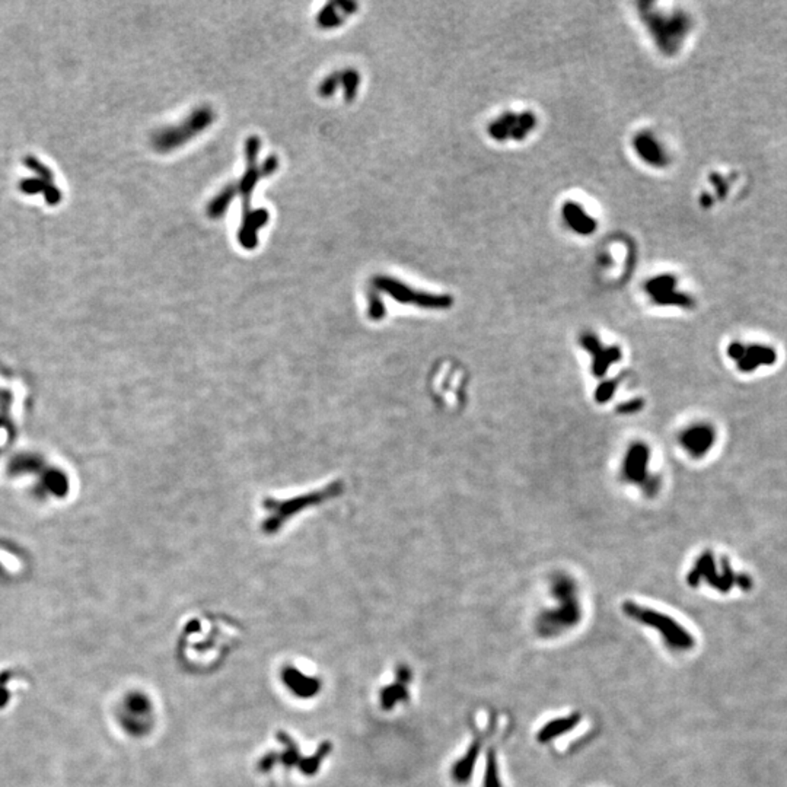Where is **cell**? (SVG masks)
<instances>
[{
    "mask_svg": "<svg viewBox=\"0 0 787 787\" xmlns=\"http://www.w3.org/2000/svg\"><path fill=\"white\" fill-rule=\"evenodd\" d=\"M643 406H645V401L642 398H635V399L627 401V403L619 406L617 409V413H619V414H634V413L640 411L643 409Z\"/></svg>",
    "mask_w": 787,
    "mask_h": 787,
    "instance_id": "4316f807",
    "label": "cell"
},
{
    "mask_svg": "<svg viewBox=\"0 0 787 787\" xmlns=\"http://www.w3.org/2000/svg\"><path fill=\"white\" fill-rule=\"evenodd\" d=\"M634 147L638 149L639 155L646 162H649L650 165H658V166L663 165L665 158H663V154H662L659 145L655 142V139L649 138L647 135H640V136L635 138Z\"/></svg>",
    "mask_w": 787,
    "mask_h": 787,
    "instance_id": "e0dca14e",
    "label": "cell"
},
{
    "mask_svg": "<svg viewBox=\"0 0 787 787\" xmlns=\"http://www.w3.org/2000/svg\"><path fill=\"white\" fill-rule=\"evenodd\" d=\"M284 679H286L290 690L293 689V691H296L300 696L312 694L318 690L316 681H314L312 678H307L305 675L302 677V674L295 671V669H289V671L284 674Z\"/></svg>",
    "mask_w": 787,
    "mask_h": 787,
    "instance_id": "d6986e66",
    "label": "cell"
},
{
    "mask_svg": "<svg viewBox=\"0 0 787 787\" xmlns=\"http://www.w3.org/2000/svg\"><path fill=\"white\" fill-rule=\"evenodd\" d=\"M582 716L579 713H573L567 717H561V719H556L552 720V722L547 723L538 733V741L541 744H545L548 741H552L557 736H561L563 733L572 730L575 726H578V723L580 722Z\"/></svg>",
    "mask_w": 787,
    "mask_h": 787,
    "instance_id": "9a60e30c",
    "label": "cell"
},
{
    "mask_svg": "<svg viewBox=\"0 0 787 787\" xmlns=\"http://www.w3.org/2000/svg\"><path fill=\"white\" fill-rule=\"evenodd\" d=\"M339 76L340 85L344 87L346 101H353L360 85V75L355 69H346L344 72H339Z\"/></svg>",
    "mask_w": 787,
    "mask_h": 787,
    "instance_id": "7402d4cb",
    "label": "cell"
},
{
    "mask_svg": "<svg viewBox=\"0 0 787 787\" xmlns=\"http://www.w3.org/2000/svg\"><path fill=\"white\" fill-rule=\"evenodd\" d=\"M679 442L686 454L693 458H703L716 442V430L707 423L693 425L682 432Z\"/></svg>",
    "mask_w": 787,
    "mask_h": 787,
    "instance_id": "9c48e42d",
    "label": "cell"
},
{
    "mask_svg": "<svg viewBox=\"0 0 787 787\" xmlns=\"http://www.w3.org/2000/svg\"><path fill=\"white\" fill-rule=\"evenodd\" d=\"M339 85H340L339 72H334V73H331L328 78H325L324 82L321 83V87H320V94H321V96H324V98H325V96H327V98H328V96H332L334 92L337 91Z\"/></svg>",
    "mask_w": 787,
    "mask_h": 787,
    "instance_id": "d4e9b609",
    "label": "cell"
},
{
    "mask_svg": "<svg viewBox=\"0 0 787 787\" xmlns=\"http://www.w3.org/2000/svg\"><path fill=\"white\" fill-rule=\"evenodd\" d=\"M398 675H399V682L387 686V690L382 691L381 700H382V706L385 709H392L398 701H406L409 698V693L406 690L404 684L411 679L410 671L407 668H401L398 671Z\"/></svg>",
    "mask_w": 787,
    "mask_h": 787,
    "instance_id": "2e32d148",
    "label": "cell"
},
{
    "mask_svg": "<svg viewBox=\"0 0 787 787\" xmlns=\"http://www.w3.org/2000/svg\"><path fill=\"white\" fill-rule=\"evenodd\" d=\"M701 579H705L712 588H714L719 592H729L733 586H740L742 589H748L751 586V580L748 576L736 575L732 571L728 559H725L722 573H719L714 556L710 551H706L705 554H701L697 559L693 571L689 573V576H686V582H689V584L693 586V588L700 584Z\"/></svg>",
    "mask_w": 787,
    "mask_h": 787,
    "instance_id": "277c9868",
    "label": "cell"
},
{
    "mask_svg": "<svg viewBox=\"0 0 787 787\" xmlns=\"http://www.w3.org/2000/svg\"><path fill=\"white\" fill-rule=\"evenodd\" d=\"M237 196L235 189H233L232 184L226 186L219 194H217L212 202L207 206V216L212 217V219H219L221 216L225 214L229 203L232 202V198Z\"/></svg>",
    "mask_w": 787,
    "mask_h": 787,
    "instance_id": "ac0fdd59",
    "label": "cell"
},
{
    "mask_svg": "<svg viewBox=\"0 0 787 787\" xmlns=\"http://www.w3.org/2000/svg\"><path fill=\"white\" fill-rule=\"evenodd\" d=\"M579 343L592 356V374L596 378L604 376L610 367L623 356L621 348L618 346L604 347L598 337L591 332H586L580 336Z\"/></svg>",
    "mask_w": 787,
    "mask_h": 787,
    "instance_id": "ba28073f",
    "label": "cell"
},
{
    "mask_svg": "<svg viewBox=\"0 0 787 787\" xmlns=\"http://www.w3.org/2000/svg\"><path fill=\"white\" fill-rule=\"evenodd\" d=\"M489 135H490L493 139L499 140V142H503V140L509 139L510 130H509L508 127H505L503 124H500V123L496 120L494 123H492V124L489 126Z\"/></svg>",
    "mask_w": 787,
    "mask_h": 787,
    "instance_id": "484cf974",
    "label": "cell"
},
{
    "mask_svg": "<svg viewBox=\"0 0 787 787\" xmlns=\"http://www.w3.org/2000/svg\"><path fill=\"white\" fill-rule=\"evenodd\" d=\"M484 787H501L499 781L497 773V760L494 749L487 751V760H485V774H484Z\"/></svg>",
    "mask_w": 787,
    "mask_h": 787,
    "instance_id": "603a6c76",
    "label": "cell"
},
{
    "mask_svg": "<svg viewBox=\"0 0 787 787\" xmlns=\"http://www.w3.org/2000/svg\"><path fill=\"white\" fill-rule=\"evenodd\" d=\"M642 485L645 487V493H646L649 497H653V496H655V494L658 493V490H659V478H656V477H647L646 481H645Z\"/></svg>",
    "mask_w": 787,
    "mask_h": 787,
    "instance_id": "83f0119b",
    "label": "cell"
},
{
    "mask_svg": "<svg viewBox=\"0 0 787 787\" xmlns=\"http://www.w3.org/2000/svg\"><path fill=\"white\" fill-rule=\"evenodd\" d=\"M269 212L265 209L251 212L247 217L242 219V225L238 232V240L241 245L247 249L256 248L258 242V230L269 222Z\"/></svg>",
    "mask_w": 787,
    "mask_h": 787,
    "instance_id": "8fae6325",
    "label": "cell"
},
{
    "mask_svg": "<svg viewBox=\"0 0 787 787\" xmlns=\"http://www.w3.org/2000/svg\"><path fill=\"white\" fill-rule=\"evenodd\" d=\"M214 122V112L209 107L196 110L186 122L178 126L166 127L158 131L154 136V146L159 152H170V150L187 143L191 138L202 133Z\"/></svg>",
    "mask_w": 787,
    "mask_h": 787,
    "instance_id": "8992f818",
    "label": "cell"
},
{
    "mask_svg": "<svg viewBox=\"0 0 787 787\" xmlns=\"http://www.w3.org/2000/svg\"><path fill=\"white\" fill-rule=\"evenodd\" d=\"M623 611L628 617L635 619V621L643 623L649 627H655L663 635L668 646H671L672 649L690 650L694 647L696 642L693 635L671 617L661 614L658 611L639 607L638 604H634V602H624Z\"/></svg>",
    "mask_w": 787,
    "mask_h": 787,
    "instance_id": "3957f363",
    "label": "cell"
},
{
    "mask_svg": "<svg viewBox=\"0 0 787 787\" xmlns=\"http://www.w3.org/2000/svg\"><path fill=\"white\" fill-rule=\"evenodd\" d=\"M554 596L561 601V608L541 615L538 628L543 635H554L566 627H573L580 619V608L575 598V584L566 576L554 583Z\"/></svg>",
    "mask_w": 787,
    "mask_h": 787,
    "instance_id": "7a4b0ae2",
    "label": "cell"
},
{
    "mask_svg": "<svg viewBox=\"0 0 787 787\" xmlns=\"http://www.w3.org/2000/svg\"><path fill=\"white\" fill-rule=\"evenodd\" d=\"M358 9V3L353 2H332L325 5L316 16V24L323 29H331L341 25L347 16L353 15Z\"/></svg>",
    "mask_w": 787,
    "mask_h": 787,
    "instance_id": "7c38bea8",
    "label": "cell"
},
{
    "mask_svg": "<svg viewBox=\"0 0 787 787\" xmlns=\"http://www.w3.org/2000/svg\"><path fill=\"white\" fill-rule=\"evenodd\" d=\"M481 745H483V740H476L470 749L466 751L465 756L454 765L452 768V777H454L455 781L458 783H468V780L471 779V774L474 772V767L478 758V753L481 751Z\"/></svg>",
    "mask_w": 787,
    "mask_h": 787,
    "instance_id": "5bb4252c",
    "label": "cell"
},
{
    "mask_svg": "<svg viewBox=\"0 0 787 787\" xmlns=\"http://www.w3.org/2000/svg\"><path fill=\"white\" fill-rule=\"evenodd\" d=\"M653 302L658 304V305H663V307H678V308H693L694 307V300L691 296L685 295V293H679L675 290L671 292H666L663 295L655 296L652 297Z\"/></svg>",
    "mask_w": 787,
    "mask_h": 787,
    "instance_id": "ffe728a7",
    "label": "cell"
},
{
    "mask_svg": "<svg viewBox=\"0 0 787 787\" xmlns=\"http://www.w3.org/2000/svg\"><path fill=\"white\" fill-rule=\"evenodd\" d=\"M617 385H618V381H617V379H611V381H607V382H602V383L599 385V387L596 388V391H595V399H596V403L605 404L607 401H610L611 397L614 395L615 390H617Z\"/></svg>",
    "mask_w": 787,
    "mask_h": 787,
    "instance_id": "cb8c5ba5",
    "label": "cell"
},
{
    "mask_svg": "<svg viewBox=\"0 0 787 787\" xmlns=\"http://www.w3.org/2000/svg\"><path fill=\"white\" fill-rule=\"evenodd\" d=\"M650 458V450L643 442L633 443L624 458L623 476L627 481L634 484H643L647 476V464Z\"/></svg>",
    "mask_w": 787,
    "mask_h": 787,
    "instance_id": "30bf717a",
    "label": "cell"
},
{
    "mask_svg": "<svg viewBox=\"0 0 787 787\" xmlns=\"http://www.w3.org/2000/svg\"><path fill=\"white\" fill-rule=\"evenodd\" d=\"M371 288L378 293H387L394 300L404 305H417L425 309H448L454 304L449 295H432L426 292H415L407 284L401 283L390 276H375L371 281Z\"/></svg>",
    "mask_w": 787,
    "mask_h": 787,
    "instance_id": "5b68a950",
    "label": "cell"
},
{
    "mask_svg": "<svg viewBox=\"0 0 787 787\" xmlns=\"http://www.w3.org/2000/svg\"><path fill=\"white\" fill-rule=\"evenodd\" d=\"M563 216L567 225L575 232H578L579 235H591L596 229V221L586 214L576 203H566L563 207Z\"/></svg>",
    "mask_w": 787,
    "mask_h": 787,
    "instance_id": "4fadbf2b",
    "label": "cell"
},
{
    "mask_svg": "<svg viewBox=\"0 0 787 787\" xmlns=\"http://www.w3.org/2000/svg\"><path fill=\"white\" fill-rule=\"evenodd\" d=\"M677 286V279L674 276H669V274H663V276H658L655 279H650L646 283V292L652 296H659L663 295L666 292H671L674 290Z\"/></svg>",
    "mask_w": 787,
    "mask_h": 787,
    "instance_id": "44dd1931",
    "label": "cell"
},
{
    "mask_svg": "<svg viewBox=\"0 0 787 787\" xmlns=\"http://www.w3.org/2000/svg\"><path fill=\"white\" fill-rule=\"evenodd\" d=\"M728 356L738 371L744 374H752L761 367L772 366L777 360L776 350L761 343L733 341L728 347Z\"/></svg>",
    "mask_w": 787,
    "mask_h": 787,
    "instance_id": "52a82bcc",
    "label": "cell"
},
{
    "mask_svg": "<svg viewBox=\"0 0 787 787\" xmlns=\"http://www.w3.org/2000/svg\"><path fill=\"white\" fill-rule=\"evenodd\" d=\"M339 493L337 487H325L321 490H316L308 494H302V496H297V497H289V499H283V500H274V499H267L264 500L263 508L265 512V517L263 521V528L264 531L269 534V532H276L279 531L284 522H288L290 517H293L296 515V512L311 508L314 505L321 503V501L327 497H334Z\"/></svg>",
    "mask_w": 787,
    "mask_h": 787,
    "instance_id": "6da1fadb",
    "label": "cell"
}]
</instances>
